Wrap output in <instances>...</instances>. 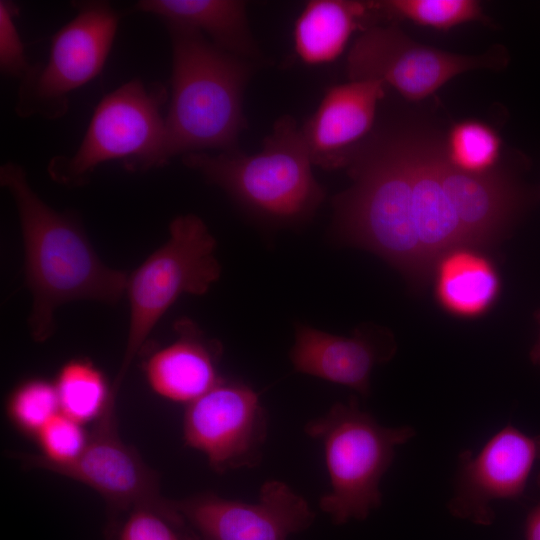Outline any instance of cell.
<instances>
[{"label":"cell","instance_id":"cell-1","mask_svg":"<svg viewBox=\"0 0 540 540\" xmlns=\"http://www.w3.org/2000/svg\"><path fill=\"white\" fill-rule=\"evenodd\" d=\"M346 168L352 183L332 201L335 236L378 255L415 289L451 250L501 241L521 206L506 176L463 172L442 139L410 128L371 133Z\"/></svg>","mask_w":540,"mask_h":540},{"label":"cell","instance_id":"cell-2","mask_svg":"<svg viewBox=\"0 0 540 540\" xmlns=\"http://www.w3.org/2000/svg\"><path fill=\"white\" fill-rule=\"evenodd\" d=\"M0 183L19 216L26 281L33 298L28 327L35 341L44 342L54 333L55 311L64 303L121 299L129 275L102 263L76 219L46 204L22 166L3 164Z\"/></svg>","mask_w":540,"mask_h":540},{"label":"cell","instance_id":"cell-3","mask_svg":"<svg viewBox=\"0 0 540 540\" xmlns=\"http://www.w3.org/2000/svg\"><path fill=\"white\" fill-rule=\"evenodd\" d=\"M172 45L171 99L164 161L190 153L238 149L246 128L245 86L251 63L214 45L200 32L166 24Z\"/></svg>","mask_w":540,"mask_h":540},{"label":"cell","instance_id":"cell-4","mask_svg":"<svg viewBox=\"0 0 540 540\" xmlns=\"http://www.w3.org/2000/svg\"><path fill=\"white\" fill-rule=\"evenodd\" d=\"M182 160L245 209L272 222L306 220L326 196L313 175L301 127L291 116L277 120L256 154L236 149L190 153Z\"/></svg>","mask_w":540,"mask_h":540},{"label":"cell","instance_id":"cell-5","mask_svg":"<svg viewBox=\"0 0 540 540\" xmlns=\"http://www.w3.org/2000/svg\"><path fill=\"white\" fill-rule=\"evenodd\" d=\"M305 433L321 442L330 480V490L319 506L334 524L341 525L364 520L380 506L379 484L392 464L395 448L414 437L415 430L382 426L352 397L309 421Z\"/></svg>","mask_w":540,"mask_h":540},{"label":"cell","instance_id":"cell-6","mask_svg":"<svg viewBox=\"0 0 540 540\" xmlns=\"http://www.w3.org/2000/svg\"><path fill=\"white\" fill-rule=\"evenodd\" d=\"M165 86L133 79L105 95L95 108L77 151L56 156L48 165L52 180L68 187L84 185L95 169L119 160L131 171L165 165Z\"/></svg>","mask_w":540,"mask_h":540},{"label":"cell","instance_id":"cell-7","mask_svg":"<svg viewBox=\"0 0 540 540\" xmlns=\"http://www.w3.org/2000/svg\"><path fill=\"white\" fill-rule=\"evenodd\" d=\"M215 250V238L204 221L194 214L180 215L170 223L168 240L128 277L129 329L112 385L115 397L130 364L172 304L183 294H205L219 279Z\"/></svg>","mask_w":540,"mask_h":540},{"label":"cell","instance_id":"cell-8","mask_svg":"<svg viewBox=\"0 0 540 540\" xmlns=\"http://www.w3.org/2000/svg\"><path fill=\"white\" fill-rule=\"evenodd\" d=\"M74 6L75 17L51 38L47 62L31 66L20 79L15 105L20 117H62L69 108V95L104 67L119 15L107 1H80Z\"/></svg>","mask_w":540,"mask_h":540},{"label":"cell","instance_id":"cell-9","mask_svg":"<svg viewBox=\"0 0 540 540\" xmlns=\"http://www.w3.org/2000/svg\"><path fill=\"white\" fill-rule=\"evenodd\" d=\"M504 52L467 56L413 41L397 25H375L361 32L346 60L350 80H378L410 101L431 95L460 73L504 66Z\"/></svg>","mask_w":540,"mask_h":540},{"label":"cell","instance_id":"cell-10","mask_svg":"<svg viewBox=\"0 0 540 540\" xmlns=\"http://www.w3.org/2000/svg\"><path fill=\"white\" fill-rule=\"evenodd\" d=\"M267 428L257 392L224 379L187 405L182 425L185 444L203 453L219 473L259 464Z\"/></svg>","mask_w":540,"mask_h":540},{"label":"cell","instance_id":"cell-11","mask_svg":"<svg viewBox=\"0 0 540 540\" xmlns=\"http://www.w3.org/2000/svg\"><path fill=\"white\" fill-rule=\"evenodd\" d=\"M115 422V405H111L96 421L85 449L75 460L62 465L36 463L30 467L89 486L116 511L149 507L182 518L173 501L162 496L156 472L119 437Z\"/></svg>","mask_w":540,"mask_h":540},{"label":"cell","instance_id":"cell-12","mask_svg":"<svg viewBox=\"0 0 540 540\" xmlns=\"http://www.w3.org/2000/svg\"><path fill=\"white\" fill-rule=\"evenodd\" d=\"M173 505L201 540H287L315 519L308 502L278 480L265 482L254 503L202 493Z\"/></svg>","mask_w":540,"mask_h":540},{"label":"cell","instance_id":"cell-13","mask_svg":"<svg viewBox=\"0 0 540 540\" xmlns=\"http://www.w3.org/2000/svg\"><path fill=\"white\" fill-rule=\"evenodd\" d=\"M540 459V435L530 436L507 425L493 435L477 455L464 450L458 456L450 513L478 525L495 518L491 503L520 499L532 468Z\"/></svg>","mask_w":540,"mask_h":540},{"label":"cell","instance_id":"cell-14","mask_svg":"<svg viewBox=\"0 0 540 540\" xmlns=\"http://www.w3.org/2000/svg\"><path fill=\"white\" fill-rule=\"evenodd\" d=\"M385 86L378 80H350L325 92L301 128L313 165L326 170L347 166L372 129Z\"/></svg>","mask_w":540,"mask_h":540},{"label":"cell","instance_id":"cell-15","mask_svg":"<svg viewBox=\"0 0 540 540\" xmlns=\"http://www.w3.org/2000/svg\"><path fill=\"white\" fill-rule=\"evenodd\" d=\"M395 342L388 332L360 327L350 337L338 336L306 325L295 328L290 359L297 372L370 393L373 369L392 358Z\"/></svg>","mask_w":540,"mask_h":540},{"label":"cell","instance_id":"cell-16","mask_svg":"<svg viewBox=\"0 0 540 540\" xmlns=\"http://www.w3.org/2000/svg\"><path fill=\"white\" fill-rule=\"evenodd\" d=\"M176 328L178 338L147 358L144 373L157 395L188 405L222 379L217 371L221 346L190 321H180Z\"/></svg>","mask_w":540,"mask_h":540},{"label":"cell","instance_id":"cell-17","mask_svg":"<svg viewBox=\"0 0 540 540\" xmlns=\"http://www.w3.org/2000/svg\"><path fill=\"white\" fill-rule=\"evenodd\" d=\"M382 20L376 1L311 0L294 24V48L309 65L326 64L344 51L351 35Z\"/></svg>","mask_w":540,"mask_h":540},{"label":"cell","instance_id":"cell-18","mask_svg":"<svg viewBox=\"0 0 540 540\" xmlns=\"http://www.w3.org/2000/svg\"><path fill=\"white\" fill-rule=\"evenodd\" d=\"M135 10L158 16L166 24L196 30L217 47L241 58L253 60L260 56L243 1L140 0Z\"/></svg>","mask_w":540,"mask_h":540},{"label":"cell","instance_id":"cell-19","mask_svg":"<svg viewBox=\"0 0 540 540\" xmlns=\"http://www.w3.org/2000/svg\"><path fill=\"white\" fill-rule=\"evenodd\" d=\"M432 278L439 307L457 318L485 315L501 292L494 262L476 248L461 247L446 253L437 262Z\"/></svg>","mask_w":540,"mask_h":540},{"label":"cell","instance_id":"cell-20","mask_svg":"<svg viewBox=\"0 0 540 540\" xmlns=\"http://www.w3.org/2000/svg\"><path fill=\"white\" fill-rule=\"evenodd\" d=\"M60 411L81 424L98 420L115 405L112 387L102 371L86 359H72L59 370L54 382Z\"/></svg>","mask_w":540,"mask_h":540},{"label":"cell","instance_id":"cell-21","mask_svg":"<svg viewBox=\"0 0 540 540\" xmlns=\"http://www.w3.org/2000/svg\"><path fill=\"white\" fill-rule=\"evenodd\" d=\"M376 2L381 19L408 20L440 31H447L466 22H488L481 4L474 0H383Z\"/></svg>","mask_w":540,"mask_h":540},{"label":"cell","instance_id":"cell-22","mask_svg":"<svg viewBox=\"0 0 540 540\" xmlns=\"http://www.w3.org/2000/svg\"><path fill=\"white\" fill-rule=\"evenodd\" d=\"M448 161L457 169L475 175L490 173L501 152L498 134L487 124L465 120L449 129L444 141Z\"/></svg>","mask_w":540,"mask_h":540},{"label":"cell","instance_id":"cell-23","mask_svg":"<svg viewBox=\"0 0 540 540\" xmlns=\"http://www.w3.org/2000/svg\"><path fill=\"white\" fill-rule=\"evenodd\" d=\"M6 412L21 433L36 438L44 425L61 412L55 384L41 378L21 382L8 397Z\"/></svg>","mask_w":540,"mask_h":540},{"label":"cell","instance_id":"cell-24","mask_svg":"<svg viewBox=\"0 0 540 540\" xmlns=\"http://www.w3.org/2000/svg\"><path fill=\"white\" fill-rule=\"evenodd\" d=\"M83 424L59 412L36 436L41 454H16L24 465L36 463L62 465L75 460L85 449L89 435Z\"/></svg>","mask_w":540,"mask_h":540},{"label":"cell","instance_id":"cell-25","mask_svg":"<svg viewBox=\"0 0 540 540\" xmlns=\"http://www.w3.org/2000/svg\"><path fill=\"white\" fill-rule=\"evenodd\" d=\"M191 528L183 518H173L149 507L128 512L117 540H188Z\"/></svg>","mask_w":540,"mask_h":540},{"label":"cell","instance_id":"cell-26","mask_svg":"<svg viewBox=\"0 0 540 540\" xmlns=\"http://www.w3.org/2000/svg\"><path fill=\"white\" fill-rule=\"evenodd\" d=\"M15 3L0 1V70L4 76L22 79L32 65L26 59L24 45L18 33Z\"/></svg>","mask_w":540,"mask_h":540},{"label":"cell","instance_id":"cell-27","mask_svg":"<svg viewBox=\"0 0 540 540\" xmlns=\"http://www.w3.org/2000/svg\"><path fill=\"white\" fill-rule=\"evenodd\" d=\"M537 485L540 489V472L537 476ZM525 536L526 540H540V500L528 513Z\"/></svg>","mask_w":540,"mask_h":540},{"label":"cell","instance_id":"cell-28","mask_svg":"<svg viewBox=\"0 0 540 540\" xmlns=\"http://www.w3.org/2000/svg\"><path fill=\"white\" fill-rule=\"evenodd\" d=\"M538 320L540 323V314H538ZM530 359L534 365L540 368V335L530 351Z\"/></svg>","mask_w":540,"mask_h":540},{"label":"cell","instance_id":"cell-29","mask_svg":"<svg viewBox=\"0 0 540 540\" xmlns=\"http://www.w3.org/2000/svg\"><path fill=\"white\" fill-rule=\"evenodd\" d=\"M188 540H201V538L192 530L188 536Z\"/></svg>","mask_w":540,"mask_h":540}]
</instances>
